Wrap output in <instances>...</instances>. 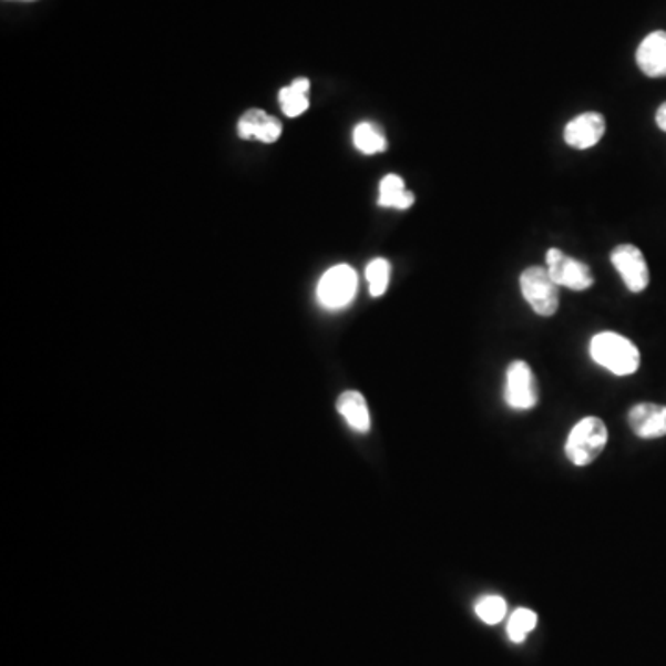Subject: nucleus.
Masks as SVG:
<instances>
[{
  "label": "nucleus",
  "instance_id": "1",
  "mask_svg": "<svg viewBox=\"0 0 666 666\" xmlns=\"http://www.w3.org/2000/svg\"><path fill=\"white\" fill-rule=\"evenodd\" d=\"M588 352L594 363L615 376H632L641 367L637 345L615 331H602L591 339Z\"/></svg>",
  "mask_w": 666,
  "mask_h": 666
},
{
  "label": "nucleus",
  "instance_id": "2",
  "mask_svg": "<svg viewBox=\"0 0 666 666\" xmlns=\"http://www.w3.org/2000/svg\"><path fill=\"white\" fill-rule=\"evenodd\" d=\"M609 441V431L604 420L588 414L580 420L566 437L565 454L572 465H593Z\"/></svg>",
  "mask_w": 666,
  "mask_h": 666
},
{
  "label": "nucleus",
  "instance_id": "3",
  "mask_svg": "<svg viewBox=\"0 0 666 666\" xmlns=\"http://www.w3.org/2000/svg\"><path fill=\"white\" fill-rule=\"evenodd\" d=\"M522 297L541 317H552L560 309V286L543 265L527 267L521 275Z\"/></svg>",
  "mask_w": 666,
  "mask_h": 666
},
{
  "label": "nucleus",
  "instance_id": "4",
  "mask_svg": "<svg viewBox=\"0 0 666 666\" xmlns=\"http://www.w3.org/2000/svg\"><path fill=\"white\" fill-rule=\"evenodd\" d=\"M358 293V275L350 265H336L326 270L317 286V298L326 309L347 308Z\"/></svg>",
  "mask_w": 666,
  "mask_h": 666
},
{
  "label": "nucleus",
  "instance_id": "5",
  "mask_svg": "<svg viewBox=\"0 0 666 666\" xmlns=\"http://www.w3.org/2000/svg\"><path fill=\"white\" fill-rule=\"evenodd\" d=\"M544 267L549 269L557 286L566 287L571 291H587L594 286V276L588 265L566 256L560 248H550Z\"/></svg>",
  "mask_w": 666,
  "mask_h": 666
},
{
  "label": "nucleus",
  "instance_id": "6",
  "mask_svg": "<svg viewBox=\"0 0 666 666\" xmlns=\"http://www.w3.org/2000/svg\"><path fill=\"white\" fill-rule=\"evenodd\" d=\"M505 402L516 411L533 409L539 402L537 378L526 361H513L505 375Z\"/></svg>",
  "mask_w": 666,
  "mask_h": 666
},
{
  "label": "nucleus",
  "instance_id": "7",
  "mask_svg": "<svg viewBox=\"0 0 666 666\" xmlns=\"http://www.w3.org/2000/svg\"><path fill=\"white\" fill-rule=\"evenodd\" d=\"M611 264L618 270L627 291L643 293L649 286L648 264L635 245H618L611 253Z\"/></svg>",
  "mask_w": 666,
  "mask_h": 666
},
{
  "label": "nucleus",
  "instance_id": "8",
  "mask_svg": "<svg viewBox=\"0 0 666 666\" xmlns=\"http://www.w3.org/2000/svg\"><path fill=\"white\" fill-rule=\"evenodd\" d=\"M605 134V119L602 113L587 112L568 121L563 132L565 143L577 151H587L598 145Z\"/></svg>",
  "mask_w": 666,
  "mask_h": 666
},
{
  "label": "nucleus",
  "instance_id": "9",
  "mask_svg": "<svg viewBox=\"0 0 666 666\" xmlns=\"http://www.w3.org/2000/svg\"><path fill=\"white\" fill-rule=\"evenodd\" d=\"M627 424L641 439L666 437V406L654 402L635 403L627 413Z\"/></svg>",
  "mask_w": 666,
  "mask_h": 666
},
{
  "label": "nucleus",
  "instance_id": "10",
  "mask_svg": "<svg viewBox=\"0 0 666 666\" xmlns=\"http://www.w3.org/2000/svg\"><path fill=\"white\" fill-rule=\"evenodd\" d=\"M637 65L649 79L666 76V32L655 30L637 49Z\"/></svg>",
  "mask_w": 666,
  "mask_h": 666
},
{
  "label": "nucleus",
  "instance_id": "11",
  "mask_svg": "<svg viewBox=\"0 0 666 666\" xmlns=\"http://www.w3.org/2000/svg\"><path fill=\"white\" fill-rule=\"evenodd\" d=\"M237 132L242 140H259L264 143H275L280 140L281 123L278 119L270 117L264 110H248L243 113L237 124Z\"/></svg>",
  "mask_w": 666,
  "mask_h": 666
},
{
  "label": "nucleus",
  "instance_id": "12",
  "mask_svg": "<svg viewBox=\"0 0 666 666\" xmlns=\"http://www.w3.org/2000/svg\"><path fill=\"white\" fill-rule=\"evenodd\" d=\"M337 411L352 430L359 433H367L370 430L369 406L361 392H342L341 397L337 398Z\"/></svg>",
  "mask_w": 666,
  "mask_h": 666
},
{
  "label": "nucleus",
  "instance_id": "13",
  "mask_svg": "<svg viewBox=\"0 0 666 666\" xmlns=\"http://www.w3.org/2000/svg\"><path fill=\"white\" fill-rule=\"evenodd\" d=\"M414 195L408 191L403 180L398 174H387L380 182V196L378 204L381 207H395V209H409L413 206Z\"/></svg>",
  "mask_w": 666,
  "mask_h": 666
},
{
  "label": "nucleus",
  "instance_id": "14",
  "mask_svg": "<svg viewBox=\"0 0 666 666\" xmlns=\"http://www.w3.org/2000/svg\"><path fill=\"white\" fill-rule=\"evenodd\" d=\"M309 80L297 79L293 84L287 85L280 91L281 112L286 113L287 117H298L303 115L309 107Z\"/></svg>",
  "mask_w": 666,
  "mask_h": 666
},
{
  "label": "nucleus",
  "instance_id": "15",
  "mask_svg": "<svg viewBox=\"0 0 666 666\" xmlns=\"http://www.w3.org/2000/svg\"><path fill=\"white\" fill-rule=\"evenodd\" d=\"M352 140L356 148L367 156H375V154L387 151L386 135L372 123H359L354 129Z\"/></svg>",
  "mask_w": 666,
  "mask_h": 666
},
{
  "label": "nucleus",
  "instance_id": "16",
  "mask_svg": "<svg viewBox=\"0 0 666 666\" xmlns=\"http://www.w3.org/2000/svg\"><path fill=\"white\" fill-rule=\"evenodd\" d=\"M537 613L527 609V607H519V609L513 611V615L510 616V622H508V635H510L511 641L516 644L524 643L527 635L537 627Z\"/></svg>",
  "mask_w": 666,
  "mask_h": 666
},
{
  "label": "nucleus",
  "instance_id": "17",
  "mask_svg": "<svg viewBox=\"0 0 666 666\" xmlns=\"http://www.w3.org/2000/svg\"><path fill=\"white\" fill-rule=\"evenodd\" d=\"M367 281H369V291L372 297H383L391 280V264L383 258H376L367 265L365 270Z\"/></svg>",
  "mask_w": 666,
  "mask_h": 666
},
{
  "label": "nucleus",
  "instance_id": "18",
  "mask_svg": "<svg viewBox=\"0 0 666 666\" xmlns=\"http://www.w3.org/2000/svg\"><path fill=\"white\" fill-rule=\"evenodd\" d=\"M474 611H477L480 621L485 622L489 626H496V624L504 621L508 604L499 594H488V596L478 600Z\"/></svg>",
  "mask_w": 666,
  "mask_h": 666
},
{
  "label": "nucleus",
  "instance_id": "19",
  "mask_svg": "<svg viewBox=\"0 0 666 666\" xmlns=\"http://www.w3.org/2000/svg\"><path fill=\"white\" fill-rule=\"evenodd\" d=\"M655 123L663 132H666V102L660 104L659 110L655 113Z\"/></svg>",
  "mask_w": 666,
  "mask_h": 666
}]
</instances>
